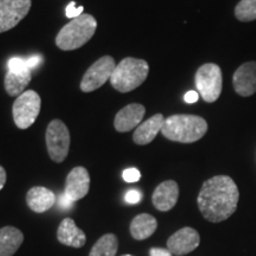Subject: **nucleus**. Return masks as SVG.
Returning <instances> with one entry per match:
<instances>
[{"label":"nucleus","instance_id":"nucleus-1","mask_svg":"<svg viewBox=\"0 0 256 256\" xmlns=\"http://www.w3.org/2000/svg\"><path fill=\"white\" fill-rule=\"evenodd\" d=\"M238 200L240 191L235 182L228 176H216L203 184L197 202L204 218L220 223L235 214Z\"/></svg>","mask_w":256,"mask_h":256},{"label":"nucleus","instance_id":"nucleus-9","mask_svg":"<svg viewBox=\"0 0 256 256\" xmlns=\"http://www.w3.org/2000/svg\"><path fill=\"white\" fill-rule=\"evenodd\" d=\"M32 0H0V34L12 30L26 17Z\"/></svg>","mask_w":256,"mask_h":256},{"label":"nucleus","instance_id":"nucleus-30","mask_svg":"<svg viewBox=\"0 0 256 256\" xmlns=\"http://www.w3.org/2000/svg\"><path fill=\"white\" fill-rule=\"evenodd\" d=\"M151 256H172L171 252L168 249H162V248H153L150 252Z\"/></svg>","mask_w":256,"mask_h":256},{"label":"nucleus","instance_id":"nucleus-13","mask_svg":"<svg viewBox=\"0 0 256 256\" xmlns=\"http://www.w3.org/2000/svg\"><path fill=\"white\" fill-rule=\"evenodd\" d=\"M234 89L240 96L249 98L256 92V62L242 64L234 74Z\"/></svg>","mask_w":256,"mask_h":256},{"label":"nucleus","instance_id":"nucleus-3","mask_svg":"<svg viewBox=\"0 0 256 256\" xmlns=\"http://www.w3.org/2000/svg\"><path fill=\"white\" fill-rule=\"evenodd\" d=\"M98 22L92 14H82L66 24L56 37V46L63 51L78 50L94 37Z\"/></svg>","mask_w":256,"mask_h":256},{"label":"nucleus","instance_id":"nucleus-27","mask_svg":"<svg viewBox=\"0 0 256 256\" xmlns=\"http://www.w3.org/2000/svg\"><path fill=\"white\" fill-rule=\"evenodd\" d=\"M74 203H75V202H72V200H70V198L66 197L64 194L60 197V206L62 208V209H64V210L70 209V208L74 206Z\"/></svg>","mask_w":256,"mask_h":256},{"label":"nucleus","instance_id":"nucleus-21","mask_svg":"<svg viewBox=\"0 0 256 256\" xmlns=\"http://www.w3.org/2000/svg\"><path fill=\"white\" fill-rule=\"evenodd\" d=\"M119 249V241L114 234L102 236L92 247L89 256H115Z\"/></svg>","mask_w":256,"mask_h":256},{"label":"nucleus","instance_id":"nucleus-20","mask_svg":"<svg viewBox=\"0 0 256 256\" xmlns=\"http://www.w3.org/2000/svg\"><path fill=\"white\" fill-rule=\"evenodd\" d=\"M158 228V222L152 215L148 214H142L138 215L130 223V234L138 241L151 238Z\"/></svg>","mask_w":256,"mask_h":256},{"label":"nucleus","instance_id":"nucleus-2","mask_svg":"<svg viewBox=\"0 0 256 256\" xmlns=\"http://www.w3.org/2000/svg\"><path fill=\"white\" fill-rule=\"evenodd\" d=\"M208 122L196 115H172L165 119L162 133L166 139L180 144H194L208 132Z\"/></svg>","mask_w":256,"mask_h":256},{"label":"nucleus","instance_id":"nucleus-12","mask_svg":"<svg viewBox=\"0 0 256 256\" xmlns=\"http://www.w3.org/2000/svg\"><path fill=\"white\" fill-rule=\"evenodd\" d=\"M145 114L146 108L142 104H132L126 106L115 116V130L119 133H127L132 130H136L142 124Z\"/></svg>","mask_w":256,"mask_h":256},{"label":"nucleus","instance_id":"nucleus-26","mask_svg":"<svg viewBox=\"0 0 256 256\" xmlns=\"http://www.w3.org/2000/svg\"><path fill=\"white\" fill-rule=\"evenodd\" d=\"M142 200V192L138 190H130L126 194V202L128 204H138Z\"/></svg>","mask_w":256,"mask_h":256},{"label":"nucleus","instance_id":"nucleus-5","mask_svg":"<svg viewBox=\"0 0 256 256\" xmlns=\"http://www.w3.org/2000/svg\"><path fill=\"white\" fill-rule=\"evenodd\" d=\"M198 94L208 104H214L220 98L223 89L222 70L217 64L206 63L196 72Z\"/></svg>","mask_w":256,"mask_h":256},{"label":"nucleus","instance_id":"nucleus-15","mask_svg":"<svg viewBox=\"0 0 256 256\" xmlns=\"http://www.w3.org/2000/svg\"><path fill=\"white\" fill-rule=\"evenodd\" d=\"M165 118L162 114H156L136 128L133 134V140L136 145L145 146L156 139L164 126Z\"/></svg>","mask_w":256,"mask_h":256},{"label":"nucleus","instance_id":"nucleus-32","mask_svg":"<svg viewBox=\"0 0 256 256\" xmlns=\"http://www.w3.org/2000/svg\"><path fill=\"white\" fill-rule=\"evenodd\" d=\"M122 256H133V255H122Z\"/></svg>","mask_w":256,"mask_h":256},{"label":"nucleus","instance_id":"nucleus-22","mask_svg":"<svg viewBox=\"0 0 256 256\" xmlns=\"http://www.w3.org/2000/svg\"><path fill=\"white\" fill-rule=\"evenodd\" d=\"M235 16L243 23L256 20V0H241L235 8Z\"/></svg>","mask_w":256,"mask_h":256},{"label":"nucleus","instance_id":"nucleus-16","mask_svg":"<svg viewBox=\"0 0 256 256\" xmlns=\"http://www.w3.org/2000/svg\"><path fill=\"white\" fill-rule=\"evenodd\" d=\"M57 238L64 246L72 248H82L87 242L86 234L78 228L76 223L72 218H66L60 224Z\"/></svg>","mask_w":256,"mask_h":256},{"label":"nucleus","instance_id":"nucleus-17","mask_svg":"<svg viewBox=\"0 0 256 256\" xmlns=\"http://www.w3.org/2000/svg\"><path fill=\"white\" fill-rule=\"evenodd\" d=\"M26 203L32 211L37 214H43L55 206L56 196L49 188L36 186L32 188L28 192Z\"/></svg>","mask_w":256,"mask_h":256},{"label":"nucleus","instance_id":"nucleus-14","mask_svg":"<svg viewBox=\"0 0 256 256\" xmlns=\"http://www.w3.org/2000/svg\"><path fill=\"white\" fill-rule=\"evenodd\" d=\"M179 198V186L174 180H166L162 183L153 192L152 202L159 211L166 212L172 210Z\"/></svg>","mask_w":256,"mask_h":256},{"label":"nucleus","instance_id":"nucleus-7","mask_svg":"<svg viewBox=\"0 0 256 256\" xmlns=\"http://www.w3.org/2000/svg\"><path fill=\"white\" fill-rule=\"evenodd\" d=\"M46 147L51 160L63 162L69 154L70 132L66 124L60 120H52L46 130Z\"/></svg>","mask_w":256,"mask_h":256},{"label":"nucleus","instance_id":"nucleus-4","mask_svg":"<svg viewBox=\"0 0 256 256\" xmlns=\"http://www.w3.org/2000/svg\"><path fill=\"white\" fill-rule=\"evenodd\" d=\"M150 66L146 60L127 57L116 64L110 83L115 90L130 92L139 88L148 78Z\"/></svg>","mask_w":256,"mask_h":256},{"label":"nucleus","instance_id":"nucleus-11","mask_svg":"<svg viewBox=\"0 0 256 256\" xmlns=\"http://www.w3.org/2000/svg\"><path fill=\"white\" fill-rule=\"evenodd\" d=\"M200 243V236L192 228H183L168 241V249L174 255H185L196 250Z\"/></svg>","mask_w":256,"mask_h":256},{"label":"nucleus","instance_id":"nucleus-10","mask_svg":"<svg viewBox=\"0 0 256 256\" xmlns=\"http://www.w3.org/2000/svg\"><path fill=\"white\" fill-rule=\"evenodd\" d=\"M90 188V176L87 168L78 166L68 174L64 194L72 202H78L88 194Z\"/></svg>","mask_w":256,"mask_h":256},{"label":"nucleus","instance_id":"nucleus-8","mask_svg":"<svg viewBox=\"0 0 256 256\" xmlns=\"http://www.w3.org/2000/svg\"><path fill=\"white\" fill-rule=\"evenodd\" d=\"M115 68H116V63L110 56H104L96 60L83 76L81 90L83 92H92L104 87L106 83L110 81Z\"/></svg>","mask_w":256,"mask_h":256},{"label":"nucleus","instance_id":"nucleus-25","mask_svg":"<svg viewBox=\"0 0 256 256\" xmlns=\"http://www.w3.org/2000/svg\"><path fill=\"white\" fill-rule=\"evenodd\" d=\"M83 11H84V8H83V6L82 8H78V6H76V2H70L68 6H66V16L72 20V19L78 18L80 16H82Z\"/></svg>","mask_w":256,"mask_h":256},{"label":"nucleus","instance_id":"nucleus-24","mask_svg":"<svg viewBox=\"0 0 256 256\" xmlns=\"http://www.w3.org/2000/svg\"><path fill=\"white\" fill-rule=\"evenodd\" d=\"M122 178L127 183H136L142 179V174L138 168H127L124 171Z\"/></svg>","mask_w":256,"mask_h":256},{"label":"nucleus","instance_id":"nucleus-29","mask_svg":"<svg viewBox=\"0 0 256 256\" xmlns=\"http://www.w3.org/2000/svg\"><path fill=\"white\" fill-rule=\"evenodd\" d=\"M200 94H198V92H194V90H191L188 92L186 95H185V102L186 104H196V102L198 101V98H200Z\"/></svg>","mask_w":256,"mask_h":256},{"label":"nucleus","instance_id":"nucleus-31","mask_svg":"<svg viewBox=\"0 0 256 256\" xmlns=\"http://www.w3.org/2000/svg\"><path fill=\"white\" fill-rule=\"evenodd\" d=\"M6 180H8V174H6L5 168L2 166H0V191L4 188Z\"/></svg>","mask_w":256,"mask_h":256},{"label":"nucleus","instance_id":"nucleus-18","mask_svg":"<svg viewBox=\"0 0 256 256\" xmlns=\"http://www.w3.org/2000/svg\"><path fill=\"white\" fill-rule=\"evenodd\" d=\"M32 78V70L25 69L19 70V72H12L8 70L5 76V90L12 98H18L25 89L30 84Z\"/></svg>","mask_w":256,"mask_h":256},{"label":"nucleus","instance_id":"nucleus-6","mask_svg":"<svg viewBox=\"0 0 256 256\" xmlns=\"http://www.w3.org/2000/svg\"><path fill=\"white\" fill-rule=\"evenodd\" d=\"M40 108L42 98L34 90H28L18 96L12 108L16 126L19 130H28L36 122Z\"/></svg>","mask_w":256,"mask_h":256},{"label":"nucleus","instance_id":"nucleus-23","mask_svg":"<svg viewBox=\"0 0 256 256\" xmlns=\"http://www.w3.org/2000/svg\"><path fill=\"white\" fill-rule=\"evenodd\" d=\"M8 69L12 70V72H19V70H25L30 68L28 66L26 60L20 58V57H14V58L8 60Z\"/></svg>","mask_w":256,"mask_h":256},{"label":"nucleus","instance_id":"nucleus-28","mask_svg":"<svg viewBox=\"0 0 256 256\" xmlns=\"http://www.w3.org/2000/svg\"><path fill=\"white\" fill-rule=\"evenodd\" d=\"M42 60H43V58H42L40 56H32V57H30V58L26 60V64H28V68L32 70V69L36 68V66H40V64L42 63Z\"/></svg>","mask_w":256,"mask_h":256},{"label":"nucleus","instance_id":"nucleus-19","mask_svg":"<svg viewBox=\"0 0 256 256\" xmlns=\"http://www.w3.org/2000/svg\"><path fill=\"white\" fill-rule=\"evenodd\" d=\"M24 242V235L14 226L0 229V256H14Z\"/></svg>","mask_w":256,"mask_h":256}]
</instances>
